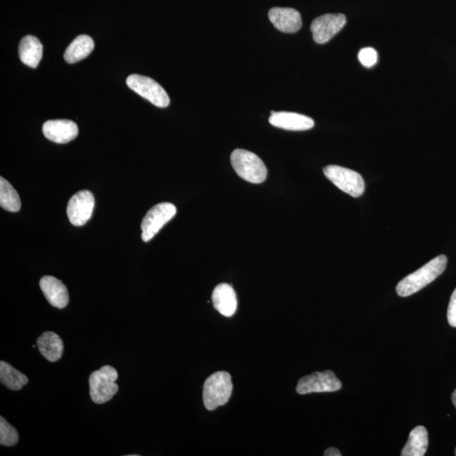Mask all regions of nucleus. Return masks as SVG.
I'll return each mask as SVG.
<instances>
[{"label":"nucleus","mask_w":456,"mask_h":456,"mask_svg":"<svg viewBox=\"0 0 456 456\" xmlns=\"http://www.w3.org/2000/svg\"><path fill=\"white\" fill-rule=\"evenodd\" d=\"M19 441V434L16 429L8 421L0 417V445L3 446H14Z\"/></svg>","instance_id":"nucleus-22"},{"label":"nucleus","mask_w":456,"mask_h":456,"mask_svg":"<svg viewBox=\"0 0 456 456\" xmlns=\"http://www.w3.org/2000/svg\"><path fill=\"white\" fill-rule=\"evenodd\" d=\"M94 41L91 37L80 35L76 37L68 47L63 58L68 63H75L90 55L94 49Z\"/></svg>","instance_id":"nucleus-19"},{"label":"nucleus","mask_w":456,"mask_h":456,"mask_svg":"<svg viewBox=\"0 0 456 456\" xmlns=\"http://www.w3.org/2000/svg\"><path fill=\"white\" fill-rule=\"evenodd\" d=\"M40 288L47 300L55 308L65 309L69 304L70 296L66 285L54 276H46L40 281Z\"/></svg>","instance_id":"nucleus-14"},{"label":"nucleus","mask_w":456,"mask_h":456,"mask_svg":"<svg viewBox=\"0 0 456 456\" xmlns=\"http://www.w3.org/2000/svg\"><path fill=\"white\" fill-rule=\"evenodd\" d=\"M94 207L95 199L90 191H80L72 196L67 207V216L71 224L76 227L86 224L92 216Z\"/></svg>","instance_id":"nucleus-10"},{"label":"nucleus","mask_w":456,"mask_h":456,"mask_svg":"<svg viewBox=\"0 0 456 456\" xmlns=\"http://www.w3.org/2000/svg\"><path fill=\"white\" fill-rule=\"evenodd\" d=\"M455 455H456V448H455Z\"/></svg>","instance_id":"nucleus-27"},{"label":"nucleus","mask_w":456,"mask_h":456,"mask_svg":"<svg viewBox=\"0 0 456 456\" xmlns=\"http://www.w3.org/2000/svg\"><path fill=\"white\" fill-rule=\"evenodd\" d=\"M233 385L230 374L219 371L207 378L203 386V402L208 411L228 402L233 393Z\"/></svg>","instance_id":"nucleus-2"},{"label":"nucleus","mask_w":456,"mask_h":456,"mask_svg":"<svg viewBox=\"0 0 456 456\" xmlns=\"http://www.w3.org/2000/svg\"><path fill=\"white\" fill-rule=\"evenodd\" d=\"M452 402L454 404V406L456 408V389L455 390V391L452 393Z\"/></svg>","instance_id":"nucleus-26"},{"label":"nucleus","mask_w":456,"mask_h":456,"mask_svg":"<svg viewBox=\"0 0 456 456\" xmlns=\"http://www.w3.org/2000/svg\"><path fill=\"white\" fill-rule=\"evenodd\" d=\"M343 383L331 370L314 372L298 381L296 391L297 394L322 393L335 392L342 389Z\"/></svg>","instance_id":"nucleus-8"},{"label":"nucleus","mask_w":456,"mask_h":456,"mask_svg":"<svg viewBox=\"0 0 456 456\" xmlns=\"http://www.w3.org/2000/svg\"><path fill=\"white\" fill-rule=\"evenodd\" d=\"M0 206L11 212L19 211L21 207L18 193L3 177L0 178Z\"/></svg>","instance_id":"nucleus-21"},{"label":"nucleus","mask_w":456,"mask_h":456,"mask_svg":"<svg viewBox=\"0 0 456 456\" xmlns=\"http://www.w3.org/2000/svg\"><path fill=\"white\" fill-rule=\"evenodd\" d=\"M447 318H448L450 325L456 327V289L450 297Z\"/></svg>","instance_id":"nucleus-24"},{"label":"nucleus","mask_w":456,"mask_h":456,"mask_svg":"<svg viewBox=\"0 0 456 456\" xmlns=\"http://www.w3.org/2000/svg\"><path fill=\"white\" fill-rule=\"evenodd\" d=\"M0 381L12 390H20L28 383V378L6 362H0Z\"/></svg>","instance_id":"nucleus-20"},{"label":"nucleus","mask_w":456,"mask_h":456,"mask_svg":"<svg viewBox=\"0 0 456 456\" xmlns=\"http://www.w3.org/2000/svg\"><path fill=\"white\" fill-rule=\"evenodd\" d=\"M271 125L290 131H304L312 129L314 121L305 115L290 112H274L269 118Z\"/></svg>","instance_id":"nucleus-13"},{"label":"nucleus","mask_w":456,"mask_h":456,"mask_svg":"<svg viewBox=\"0 0 456 456\" xmlns=\"http://www.w3.org/2000/svg\"><path fill=\"white\" fill-rule=\"evenodd\" d=\"M118 378L117 370L112 366L106 365L99 370L94 371L89 378L92 402L104 404L112 400L118 391L116 383Z\"/></svg>","instance_id":"nucleus-4"},{"label":"nucleus","mask_w":456,"mask_h":456,"mask_svg":"<svg viewBox=\"0 0 456 456\" xmlns=\"http://www.w3.org/2000/svg\"><path fill=\"white\" fill-rule=\"evenodd\" d=\"M268 16L271 23L280 32L295 33L302 27L300 13L292 8L275 7L271 8Z\"/></svg>","instance_id":"nucleus-12"},{"label":"nucleus","mask_w":456,"mask_h":456,"mask_svg":"<svg viewBox=\"0 0 456 456\" xmlns=\"http://www.w3.org/2000/svg\"><path fill=\"white\" fill-rule=\"evenodd\" d=\"M347 23L343 14H326L317 17L311 24L310 30L314 41L318 44H325L340 32Z\"/></svg>","instance_id":"nucleus-9"},{"label":"nucleus","mask_w":456,"mask_h":456,"mask_svg":"<svg viewBox=\"0 0 456 456\" xmlns=\"http://www.w3.org/2000/svg\"><path fill=\"white\" fill-rule=\"evenodd\" d=\"M44 47L37 37L25 36L21 39L19 45V56L24 65L37 68L42 58Z\"/></svg>","instance_id":"nucleus-17"},{"label":"nucleus","mask_w":456,"mask_h":456,"mask_svg":"<svg viewBox=\"0 0 456 456\" xmlns=\"http://www.w3.org/2000/svg\"><path fill=\"white\" fill-rule=\"evenodd\" d=\"M447 266L445 255H440L432 259L420 269L408 275L400 281L396 287V292L400 297L412 295L429 284L433 283L437 277L445 271Z\"/></svg>","instance_id":"nucleus-1"},{"label":"nucleus","mask_w":456,"mask_h":456,"mask_svg":"<svg viewBox=\"0 0 456 456\" xmlns=\"http://www.w3.org/2000/svg\"><path fill=\"white\" fill-rule=\"evenodd\" d=\"M212 302L214 308L225 317H232L236 313L238 301L232 285L221 283L213 290Z\"/></svg>","instance_id":"nucleus-15"},{"label":"nucleus","mask_w":456,"mask_h":456,"mask_svg":"<svg viewBox=\"0 0 456 456\" xmlns=\"http://www.w3.org/2000/svg\"><path fill=\"white\" fill-rule=\"evenodd\" d=\"M429 434L424 426H417L409 434L408 440L405 445L402 456H424L427 452Z\"/></svg>","instance_id":"nucleus-18"},{"label":"nucleus","mask_w":456,"mask_h":456,"mask_svg":"<svg viewBox=\"0 0 456 456\" xmlns=\"http://www.w3.org/2000/svg\"><path fill=\"white\" fill-rule=\"evenodd\" d=\"M37 343L41 355L47 360L57 362L61 359L65 345L62 339L54 332H44L38 338Z\"/></svg>","instance_id":"nucleus-16"},{"label":"nucleus","mask_w":456,"mask_h":456,"mask_svg":"<svg viewBox=\"0 0 456 456\" xmlns=\"http://www.w3.org/2000/svg\"><path fill=\"white\" fill-rule=\"evenodd\" d=\"M323 172L328 180L352 197H360L364 193L365 183L359 173L336 165L327 166Z\"/></svg>","instance_id":"nucleus-5"},{"label":"nucleus","mask_w":456,"mask_h":456,"mask_svg":"<svg viewBox=\"0 0 456 456\" xmlns=\"http://www.w3.org/2000/svg\"><path fill=\"white\" fill-rule=\"evenodd\" d=\"M234 171L247 182L261 183L266 180L267 168L264 161L254 153L237 149L231 154Z\"/></svg>","instance_id":"nucleus-3"},{"label":"nucleus","mask_w":456,"mask_h":456,"mask_svg":"<svg viewBox=\"0 0 456 456\" xmlns=\"http://www.w3.org/2000/svg\"><path fill=\"white\" fill-rule=\"evenodd\" d=\"M177 208L172 203L164 202L156 204L144 216L142 226V238L144 242H149L155 237L161 228L175 216Z\"/></svg>","instance_id":"nucleus-7"},{"label":"nucleus","mask_w":456,"mask_h":456,"mask_svg":"<svg viewBox=\"0 0 456 456\" xmlns=\"http://www.w3.org/2000/svg\"><path fill=\"white\" fill-rule=\"evenodd\" d=\"M359 59L366 68H372L378 62V54L373 48H365L360 50Z\"/></svg>","instance_id":"nucleus-23"},{"label":"nucleus","mask_w":456,"mask_h":456,"mask_svg":"<svg viewBox=\"0 0 456 456\" xmlns=\"http://www.w3.org/2000/svg\"><path fill=\"white\" fill-rule=\"evenodd\" d=\"M323 455L325 456H340L342 454H340V450L336 448H333V447H331V448H328L326 451L325 453H323Z\"/></svg>","instance_id":"nucleus-25"},{"label":"nucleus","mask_w":456,"mask_h":456,"mask_svg":"<svg viewBox=\"0 0 456 456\" xmlns=\"http://www.w3.org/2000/svg\"><path fill=\"white\" fill-rule=\"evenodd\" d=\"M45 137L51 142L58 144H66L78 137L79 129L78 125L68 119L49 121L42 126Z\"/></svg>","instance_id":"nucleus-11"},{"label":"nucleus","mask_w":456,"mask_h":456,"mask_svg":"<svg viewBox=\"0 0 456 456\" xmlns=\"http://www.w3.org/2000/svg\"><path fill=\"white\" fill-rule=\"evenodd\" d=\"M126 83L132 91L159 108H167L170 104V98L164 88L147 76L131 75L127 78Z\"/></svg>","instance_id":"nucleus-6"}]
</instances>
